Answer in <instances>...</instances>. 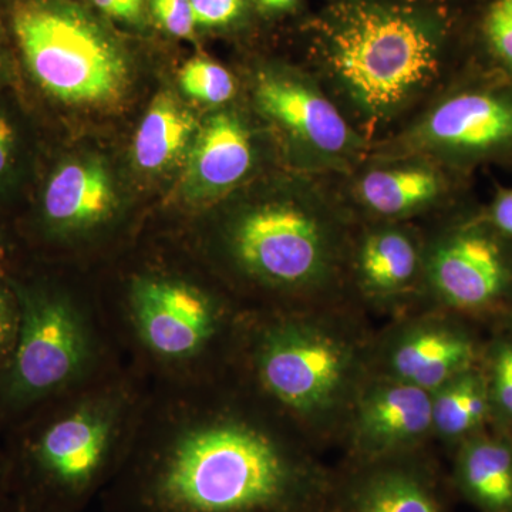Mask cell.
Returning <instances> with one entry per match:
<instances>
[{"instance_id": "6da1fadb", "label": "cell", "mask_w": 512, "mask_h": 512, "mask_svg": "<svg viewBox=\"0 0 512 512\" xmlns=\"http://www.w3.org/2000/svg\"><path fill=\"white\" fill-rule=\"evenodd\" d=\"M299 436L227 373L148 386L119 473L134 512H264L301 483Z\"/></svg>"}, {"instance_id": "7a4b0ae2", "label": "cell", "mask_w": 512, "mask_h": 512, "mask_svg": "<svg viewBox=\"0 0 512 512\" xmlns=\"http://www.w3.org/2000/svg\"><path fill=\"white\" fill-rule=\"evenodd\" d=\"M214 227L212 274L247 309H316L350 288L357 220L338 177L289 170Z\"/></svg>"}, {"instance_id": "3957f363", "label": "cell", "mask_w": 512, "mask_h": 512, "mask_svg": "<svg viewBox=\"0 0 512 512\" xmlns=\"http://www.w3.org/2000/svg\"><path fill=\"white\" fill-rule=\"evenodd\" d=\"M309 70L370 146L453 80L439 0H332L305 25Z\"/></svg>"}, {"instance_id": "277c9868", "label": "cell", "mask_w": 512, "mask_h": 512, "mask_svg": "<svg viewBox=\"0 0 512 512\" xmlns=\"http://www.w3.org/2000/svg\"><path fill=\"white\" fill-rule=\"evenodd\" d=\"M97 299L124 363L153 384L225 375L248 309L217 276L143 261Z\"/></svg>"}, {"instance_id": "5b68a950", "label": "cell", "mask_w": 512, "mask_h": 512, "mask_svg": "<svg viewBox=\"0 0 512 512\" xmlns=\"http://www.w3.org/2000/svg\"><path fill=\"white\" fill-rule=\"evenodd\" d=\"M148 383L127 365L43 404L5 436L13 498L32 512H64L126 461Z\"/></svg>"}, {"instance_id": "8992f818", "label": "cell", "mask_w": 512, "mask_h": 512, "mask_svg": "<svg viewBox=\"0 0 512 512\" xmlns=\"http://www.w3.org/2000/svg\"><path fill=\"white\" fill-rule=\"evenodd\" d=\"M316 309H248L227 375L299 436L348 420L365 352Z\"/></svg>"}, {"instance_id": "52a82bcc", "label": "cell", "mask_w": 512, "mask_h": 512, "mask_svg": "<svg viewBox=\"0 0 512 512\" xmlns=\"http://www.w3.org/2000/svg\"><path fill=\"white\" fill-rule=\"evenodd\" d=\"M18 296L15 349L0 370V434L57 397L126 366L107 328L96 289L56 272H6Z\"/></svg>"}, {"instance_id": "ba28073f", "label": "cell", "mask_w": 512, "mask_h": 512, "mask_svg": "<svg viewBox=\"0 0 512 512\" xmlns=\"http://www.w3.org/2000/svg\"><path fill=\"white\" fill-rule=\"evenodd\" d=\"M9 25L20 62L49 99L106 109L126 96L127 47L86 6L74 0H12Z\"/></svg>"}, {"instance_id": "9c48e42d", "label": "cell", "mask_w": 512, "mask_h": 512, "mask_svg": "<svg viewBox=\"0 0 512 512\" xmlns=\"http://www.w3.org/2000/svg\"><path fill=\"white\" fill-rule=\"evenodd\" d=\"M249 96L254 113L275 131L291 171L345 177L369 154V141L308 67L258 64Z\"/></svg>"}, {"instance_id": "30bf717a", "label": "cell", "mask_w": 512, "mask_h": 512, "mask_svg": "<svg viewBox=\"0 0 512 512\" xmlns=\"http://www.w3.org/2000/svg\"><path fill=\"white\" fill-rule=\"evenodd\" d=\"M369 154H417L463 174L511 156L512 86L453 79L399 130L372 144Z\"/></svg>"}, {"instance_id": "8fae6325", "label": "cell", "mask_w": 512, "mask_h": 512, "mask_svg": "<svg viewBox=\"0 0 512 512\" xmlns=\"http://www.w3.org/2000/svg\"><path fill=\"white\" fill-rule=\"evenodd\" d=\"M453 208L424 228L421 293L453 312H493L512 296V245L487 215L456 217Z\"/></svg>"}, {"instance_id": "7c38bea8", "label": "cell", "mask_w": 512, "mask_h": 512, "mask_svg": "<svg viewBox=\"0 0 512 512\" xmlns=\"http://www.w3.org/2000/svg\"><path fill=\"white\" fill-rule=\"evenodd\" d=\"M464 175L417 154H367L338 183L357 222L419 224L454 207Z\"/></svg>"}, {"instance_id": "4fadbf2b", "label": "cell", "mask_w": 512, "mask_h": 512, "mask_svg": "<svg viewBox=\"0 0 512 512\" xmlns=\"http://www.w3.org/2000/svg\"><path fill=\"white\" fill-rule=\"evenodd\" d=\"M117 212L113 181L100 161H64L47 178L29 235L43 248L82 249L103 238Z\"/></svg>"}, {"instance_id": "5bb4252c", "label": "cell", "mask_w": 512, "mask_h": 512, "mask_svg": "<svg viewBox=\"0 0 512 512\" xmlns=\"http://www.w3.org/2000/svg\"><path fill=\"white\" fill-rule=\"evenodd\" d=\"M185 197L198 207H215L252 183L262 164L254 123L244 111L224 106L205 119L192 141Z\"/></svg>"}, {"instance_id": "9a60e30c", "label": "cell", "mask_w": 512, "mask_h": 512, "mask_svg": "<svg viewBox=\"0 0 512 512\" xmlns=\"http://www.w3.org/2000/svg\"><path fill=\"white\" fill-rule=\"evenodd\" d=\"M424 228L416 222H357L349 286L367 301L394 303L421 293Z\"/></svg>"}, {"instance_id": "2e32d148", "label": "cell", "mask_w": 512, "mask_h": 512, "mask_svg": "<svg viewBox=\"0 0 512 512\" xmlns=\"http://www.w3.org/2000/svg\"><path fill=\"white\" fill-rule=\"evenodd\" d=\"M348 421L353 444L366 456L412 448L433 434L431 393L382 373L362 384Z\"/></svg>"}, {"instance_id": "e0dca14e", "label": "cell", "mask_w": 512, "mask_h": 512, "mask_svg": "<svg viewBox=\"0 0 512 512\" xmlns=\"http://www.w3.org/2000/svg\"><path fill=\"white\" fill-rule=\"evenodd\" d=\"M476 340L450 320L419 319L393 333L383 353V375L433 393L476 366Z\"/></svg>"}, {"instance_id": "ac0fdd59", "label": "cell", "mask_w": 512, "mask_h": 512, "mask_svg": "<svg viewBox=\"0 0 512 512\" xmlns=\"http://www.w3.org/2000/svg\"><path fill=\"white\" fill-rule=\"evenodd\" d=\"M197 119L171 92L157 94L141 120L133 144L138 170L161 173L173 165L197 134Z\"/></svg>"}, {"instance_id": "d6986e66", "label": "cell", "mask_w": 512, "mask_h": 512, "mask_svg": "<svg viewBox=\"0 0 512 512\" xmlns=\"http://www.w3.org/2000/svg\"><path fill=\"white\" fill-rule=\"evenodd\" d=\"M458 476L466 493L488 512H512V443L474 434L464 440Z\"/></svg>"}, {"instance_id": "ffe728a7", "label": "cell", "mask_w": 512, "mask_h": 512, "mask_svg": "<svg viewBox=\"0 0 512 512\" xmlns=\"http://www.w3.org/2000/svg\"><path fill=\"white\" fill-rule=\"evenodd\" d=\"M433 434L444 440H466L483 429L493 414L487 375L471 367L431 393Z\"/></svg>"}, {"instance_id": "44dd1931", "label": "cell", "mask_w": 512, "mask_h": 512, "mask_svg": "<svg viewBox=\"0 0 512 512\" xmlns=\"http://www.w3.org/2000/svg\"><path fill=\"white\" fill-rule=\"evenodd\" d=\"M357 512H439V508L419 480L400 471H386L363 485Z\"/></svg>"}, {"instance_id": "7402d4cb", "label": "cell", "mask_w": 512, "mask_h": 512, "mask_svg": "<svg viewBox=\"0 0 512 512\" xmlns=\"http://www.w3.org/2000/svg\"><path fill=\"white\" fill-rule=\"evenodd\" d=\"M181 90L208 106H228L238 94V82L227 67L207 57H195L180 72Z\"/></svg>"}, {"instance_id": "603a6c76", "label": "cell", "mask_w": 512, "mask_h": 512, "mask_svg": "<svg viewBox=\"0 0 512 512\" xmlns=\"http://www.w3.org/2000/svg\"><path fill=\"white\" fill-rule=\"evenodd\" d=\"M485 375L493 413L512 427V339L504 338L495 343Z\"/></svg>"}, {"instance_id": "cb8c5ba5", "label": "cell", "mask_w": 512, "mask_h": 512, "mask_svg": "<svg viewBox=\"0 0 512 512\" xmlns=\"http://www.w3.org/2000/svg\"><path fill=\"white\" fill-rule=\"evenodd\" d=\"M488 53L504 73L512 76V0H494L483 22Z\"/></svg>"}, {"instance_id": "d4e9b609", "label": "cell", "mask_w": 512, "mask_h": 512, "mask_svg": "<svg viewBox=\"0 0 512 512\" xmlns=\"http://www.w3.org/2000/svg\"><path fill=\"white\" fill-rule=\"evenodd\" d=\"M197 29H231L247 18L251 0H188Z\"/></svg>"}, {"instance_id": "484cf974", "label": "cell", "mask_w": 512, "mask_h": 512, "mask_svg": "<svg viewBox=\"0 0 512 512\" xmlns=\"http://www.w3.org/2000/svg\"><path fill=\"white\" fill-rule=\"evenodd\" d=\"M22 136L16 121L0 110V195L19 183L22 173Z\"/></svg>"}, {"instance_id": "4316f807", "label": "cell", "mask_w": 512, "mask_h": 512, "mask_svg": "<svg viewBox=\"0 0 512 512\" xmlns=\"http://www.w3.org/2000/svg\"><path fill=\"white\" fill-rule=\"evenodd\" d=\"M20 306L6 272H0V370L12 356L18 340Z\"/></svg>"}, {"instance_id": "83f0119b", "label": "cell", "mask_w": 512, "mask_h": 512, "mask_svg": "<svg viewBox=\"0 0 512 512\" xmlns=\"http://www.w3.org/2000/svg\"><path fill=\"white\" fill-rule=\"evenodd\" d=\"M151 15L164 32L178 39L195 36L194 13L188 0H148Z\"/></svg>"}, {"instance_id": "f1b7e54d", "label": "cell", "mask_w": 512, "mask_h": 512, "mask_svg": "<svg viewBox=\"0 0 512 512\" xmlns=\"http://www.w3.org/2000/svg\"><path fill=\"white\" fill-rule=\"evenodd\" d=\"M485 215L495 231L512 245V188H500Z\"/></svg>"}, {"instance_id": "f546056e", "label": "cell", "mask_w": 512, "mask_h": 512, "mask_svg": "<svg viewBox=\"0 0 512 512\" xmlns=\"http://www.w3.org/2000/svg\"><path fill=\"white\" fill-rule=\"evenodd\" d=\"M93 5L109 18L138 23L143 19L144 0H92Z\"/></svg>"}, {"instance_id": "4dcf8cb0", "label": "cell", "mask_w": 512, "mask_h": 512, "mask_svg": "<svg viewBox=\"0 0 512 512\" xmlns=\"http://www.w3.org/2000/svg\"><path fill=\"white\" fill-rule=\"evenodd\" d=\"M303 0H251L252 8L265 18H282L298 13Z\"/></svg>"}, {"instance_id": "1f68e13d", "label": "cell", "mask_w": 512, "mask_h": 512, "mask_svg": "<svg viewBox=\"0 0 512 512\" xmlns=\"http://www.w3.org/2000/svg\"><path fill=\"white\" fill-rule=\"evenodd\" d=\"M13 501L12 480L5 450L0 447V512L6 510Z\"/></svg>"}, {"instance_id": "d6a6232c", "label": "cell", "mask_w": 512, "mask_h": 512, "mask_svg": "<svg viewBox=\"0 0 512 512\" xmlns=\"http://www.w3.org/2000/svg\"><path fill=\"white\" fill-rule=\"evenodd\" d=\"M15 241L9 237L6 229L0 225V272H8L15 262Z\"/></svg>"}, {"instance_id": "836d02e7", "label": "cell", "mask_w": 512, "mask_h": 512, "mask_svg": "<svg viewBox=\"0 0 512 512\" xmlns=\"http://www.w3.org/2000/svg\"><path fill=\"white\" fill-rule=\"evenodd\" d=\"M3 512H32L29 511L28 508L23 507V505H20L18 501L13 498L12 503H10L9 507L6 508Z\"/></svg>"}, {"instance_id": "e575fe53", "label": "cell", "mask_w": 512, "mask_h": 512, "mask_svg": "<svg viewBox=\"0 0 512 512\" xmlns=\"http://www.w3.org/2000/svg\"><path fill=\"white\" fill-rule=\"evenodd\" d=\"M5 69V46H3L2 29H0V74Z\"/></svg>"}]
</instances>
